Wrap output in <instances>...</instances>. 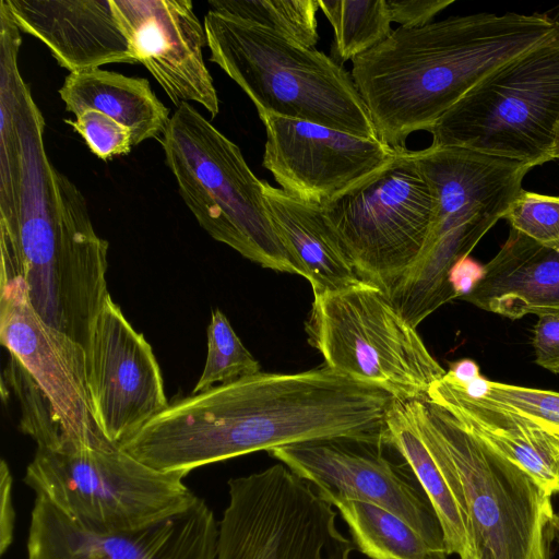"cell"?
<instances>
[{"label": "cell", "instance_id": "cell-1", "mask_svg": "<svg viewBox=\"0 0 559 559\" xmlns=\"http://www.w3.org/2000/svg\"><path fill=\"white\" fill-rule=\"evenodd\" d=\"M20 47L0 46V270L22 277L44 322L87 352L109 295L108 241L95 231L82 192L48 158Z\"/></svg>", "mask_w": 559, "mask_h": 559}, {"label": "cell", "instance_id": "cell-2", "mask_svg": "<svg viewBox=\"0 0 559 559\" xmlns=\"http://www.w3.org/2000/svg\"><path fill=\"white\" fill-rule=\"evenodd\" d=\"M395 399L323 365L294 373L258 372L176 400L121 449L162 473L329 439L385 443Z\"/></svg>", "mask_w": 559, "mask_h": 559}, {"label": "cell", "instance_id": "cell-3", "mask_svg": "<svg viewBox=\"0 0 559 559\" xmlns=\"http://www.w3.org/2000/svg\"><path fill=\"white\" fill-rule=\"evenodd\" d=\"M558 38L559 17L549 13L454 15L393 29L350 73L378 138L403 148L496 69Z\"/></svg>", "mask_w": 559, "mask_h": 559}, {"label": "cell", "instance_id": "cell-4", "mask_svg": "<svg viewBox=\"0 0 559 559\" xmlns=\"http://www.w3.org/2000/svg\"><path fill=\"white\" fill-rule=\"evenodd\" d=\"M411 156L432 193L433 214L425 245L391 299L419 324L456 299L448 282L450 269L504 218L533 166L453 146L430 145Z\"/></svg>", "mask_w": 559, "mask_h": 559}, {"label": "cell", "instance_id": "cell-5", "mask_svg": "<svg viewBox=\"0 0 559 559\" xmlns=\"http://www.w3.org/2000/svg\"><path fill=\"white\" fill-rule=\"evenodd\" d=\"M203 26L210 61L240 86L258 114L379 139L352 73L332 57L213 7Z\"/></svg>", "mask_w": 559, "mask_h": 559}, {"label": "cell", "instance_id": "cell-6", "mask_svg": "<svg viewBox=\"0 0 559 559\" xmlns=\"http://www.w3.org/2000/svg\"><path fill=\"white\" fill-rule=\"evenodd\" d=\"M411 403L419 432L467 520L477 559H549L551 496L440 406Z\"/></svg>", "mask_w": 559, "mask_h": 559}, {"label": "cell", "instance_id": "cell-7", "mask_svg": "<svg viewBox=\"0 0 559 559\" xmlns=\"http://www.w3.org/2000/svg\"><path fill=\"white\" fill-rule=\"evenodd\" d=\"M162 144L183 202L213 239L263 267L302 276L238 145L189 103L170 116Z\"/></svg>", "mask_w": 559, "mask_h": 559}, {"label": "cell", "instance_id": "cell-8", "mask_svg": "<svg viewBox=\"0 0 559 559\" xmlns=\"http://www.w3.org/2000/svg\"><path fill=\"white\" fill-rule=\"evenodd\" d=\"M0 340L10 354L8 382L21 403V429L37 448H110L94 417L85 349L49 326L25 282L0 270Z\"/></svg>", "mask_w": 559, "mask_h": 559}, {"label": "cell", "instance_id": "cell-9", "mask_svg": "<svg viewBox=\"0 0 559 559\" xmlns=\"http://www.w3.org/2000/svg\"><path fill=\"white\" fill-rule=\"evenodd\" d=\"M183 478L119 447L36 448L23 481L79 526L115 533L147 527L192 507L199 497Z\"/></svg>", "mask_w": 559, "mask_h": 559}, {"label": "cell", "instance_id": "cell-10", "mask_svg": "<svg viewBox=\"0 0 559 559\" xmlns=\"http://www.w3.org/2000/svg\"><path fill=\"white\" fill-rule=\"evenodd\" d=\"M559 123V38L484 78L431 127V145L532 165L554 159Z\"/></svg>", "mask_w": 559, "mask_h": 559}, {"label": "cell", "instance_id": "cell-11", "mask_svg": "<svg viewBox=\"0 0 559 559\" xmlns=\"http://www.w3.org/2000/svg\"><path fill=\"white\" fill-rule=\"evenodd\" d=\"M306 332L325 366L399 401H426L445 373L389 296L365 282L313 294Z\"/></svg>", "mask_w": 559, "mask_h": 559}, {"label": "cell", "instance_id": "cell-12", "mask_svg": "<svg viewBox=\"0 0 559 559\" xmlns=\"http://www.w3.org/2000/svg\"><path fill=\"white\" fill-rule=\"evenodd\" d=\"M333 504L277 463L228 480L216 559H350Z\"/></svg>", "mask_w": 559, "mask_h": 559}, {"label": "cell", "instance_id": "cell-13", "mask_svg": "<svg viewBox=\"0 0 559 559\" xmlns=\"http://www.w3.org/2000/svg\"><path fill=\"white\" fill-rule=\"evenodd\" d=\"M322 211L359 278L389 296L425 245L433 197L403 147L385 168Z\"/></svg>", "mask_w": 559, "mask_h": 559}, {"label": "cell", "instance_id": "cell-14", "mask_svg": "<svg viewBox=\"0 0 559 559\" xmlns=\"http://www.w3.org/2000/svg\"><path fill=\"white\" fill-rule=\"evenodd\" d=\"M384 444L329 439L280 447L269 454L317 491L379 506L401 518L432 545L447 549L426 493L406 464L397 465L384 456Z\"/></svg>", "mask_w": 559, "mask_h": 559}, {"label": "cell", "instance_id": "cell-15", "mask_svg": "<svg viewBox=\"0 0 559 559\" xmlns=\"http://www.w3.org/2000/svg\"><path fill=\"white\" fill-rule=\"evenodd\" d=\"M259 117L266 132L263 167L281 189L306 203L325 205L381 171L400 151L306 120Z\"/></svg>", "mask_w": 559, "mask_h": 559}, {"label": "cell", "instance_id": "cell-16", "mask_svg": "<svg viewBox=\"0 0 559 559\" xmlns=\"http://www.w3.org/2000/svg\"><path fill=\"white\" fill-rule=\"evenodd\" d=\"M86 358L95 420L120 448L169 403L152 346L110 294L94 321Z\"/></svg>", "mask_w": 559, "mask_h": 559}, {"label": "cell", "instance_id": "cell-17", "mask_svg": "<svg viewBox=\"0 0 559 559\" xmlns=\"http://www.w3.org/2000/svg\"><path fill=\"white\" fill-rule=\"evenodd\" d=\"M218 521L201 498L188 510L131 532L85 530L36 497L27 559H216Z\"/></svg>", "mask_w": 559, "mask_h": 559}, {"label": "cell", "instance_id": "cell-18", "mask_svg": "<svg viewBox=\"0 0 559 559\" xmlns=\"http://www.w3.org/2000/svg\"><path fill=\"white\" fill-rule=\"evenodd\" d=\"M132 53L178 106L195 102L214 118L219 100L204 63V26L190 0H112Z\"/></svg>", "mask_w": 559, "mask_h": 559}, {"label": "cell", "instance_id": "cell-19", "mask_svg": "<svg viewBox=\"0 0 559 559\" xmlns=\"http://www.w3.org/2000/svg\"><path fill=\"white\" fill-rule=\"evenodd\" d=\"M20 31L71 72L138 63L112 0H4Z\"/></svg>", "mask_w": 559, "mask_h": 559}, {"label": "cell", "instance_id": "cell-20", "mask_svg": "<svg viewBox=\"0 0 559 559\" xmlns=\"http://www.w3.org/2000/svg\"><path fill=\"white\" fill-rule=\"evenodd\" d=\"M463 300L512 320L559 313V253L510 228L483 281Z\"/></svg>", "mask_w": 559, "mask_h": 559}, {"label": "cell", "instance_id": "cell-21", "mask_svg": "<svg viewBox=\"0 0 559 559\" xmlns=\"http://www.w3.org/2000/svg\"><path fill=\"white\" fill-rule=\"evenodd\" d=\"M426 402L447 411L477 441L525 471L547 493H559L558 436L485 406L441 379L430 386Z\"/></svg>", "mask_w": 559, "mask_h": 559}, {"label": "cell", "instance_id": "cell-22", "mask_svg": "<svg viewBox=\"0 0 559 559\" xmlns=\"http://www.w3.org/2000/svg\"><path fill=\"white\" fill-rule=\"evenodd\" d=\"M272 223L313 294L362 281L328 224L322 206L300 201L262 180Z\"/></svg>", "mask_w": 559, "mask_h": 559}, {"label": "cell", "instance_id": "cell-23", "mask_svg": "<svg viewBox=\"0 0 559 559\" xmlns=\"http://www.w3.org/2000/svg\"><path fill=\"white\" fill-rule=\"evenodd\" d=\"M66 109L75 116L87 109L103 112L128 128L133 145L163 138L169 109L146 79L92 69L69 73L59 88Z\"/></svg>", "mask_w": 559, "mask_h": 559}, {"label": "cell", "instance_id": "cell-24", "mask_svg": "<svg viewBox=\"0 0 559 559\" xmlns=\"http://www.w3.org/2000/svg\"><path fill=\"white\" fill-rule=\"evenodd\" d=\"M385 444L403 457L426 493L450 555L477 559L467 520L417 427L411 401L395 400L385 420Z\"/></svg>", "mask_w": 559, "mask_h": 559}, {"label": "cell", "instance_id": "cell-25", "mask_svg": "<svg viewBox=\"0 0 559 559\" xmlns=\"http://www.w3.org/2000/svg\"><path fill=\"white\" fill-rule=\"evenodd\" d=\"M319 496L337 509L353 543L370 559H448L447 549L429 543L421 534L390 511L361 500L326 491Z\"/></svg>", "mask_w": 559, "mask_h": 559}, {"label": "cell", "instance_id": "cell-26", "mask_svg": "<svg viewBox=\"0 0 559 559\" xmlns=\"http://www.w3.org/2000/svg\"><path fill=\"white\" fill-rule=\"evenodd\" d=\"M333 28L332 56L354 60L385 40L393 32L386 0H318Z\"/></svg>", "mask_w": 559, "mask_h": 559}, {"label": "cell", "instance_id": "cell-27", "mask_svg": "<svg viewBox=\"0 0 559 559\" xmlns=\"http://www.w3.org/2000/svg\"><path fill=\"white\" fill-rule=\"evenodd\" d=\"M209 5L254 22L307 47L319 40L318 0H210Z\"/></svg>", "mask_w": 559, "mask_h": 559}, {"label": "cell", "instance_id": "cell-28", "mask_svg": "<svg viewBox=\"0 0 559 559\" xmlns=\"http://www.w3.org/2000/svg\"><path fill=\"white\" fill-rule=\"evenodd\" d=\"M260 372V364L245 347L226 316L215 309L207 326L205 366L192 393Z\"/></svg>", "mask_w": 559, "mask_h": 559}, {"label": "cell", "instance_id": "cell-29", "mask_svg": "<svg viewBox=\"0 0 559 559\" xmlns=\"http://www.w3.org/2000/svg\"><path fill=\"white\" fill-rule=\"evenodd\" d=\"M476 402L559 437V392L491 381L487 396Z\"/></svg>", "mask_w": 559, "mask_h": 559}, {"label": "cell", "instance_id": "cell-30", "mask_svg": "<svg viewBox=\"0 0 559 559\" xmlns=\"http://www.w3.org/2000/svg\"><path fill=\"white\" fill-rule=\"evenodd\" d=\"M504 218L511 228L559 253V197L522 189Z\"/></svg>", "mask_w": 559, "mask_h": 559}, {"label": "cell", "instance_id": "cell-31", "mask_svg": "<svg viewBox=\"0 0 559 559\" xmlns=\"http://www.w3.org/2000/svg\"><path fill=\"white\" fill-rule=\"evenodd\" d=\"M64 122L71 126L84 139L90 150L103 160L127 155L133 146L130 130L97 110H84L76 115L74 120L64 119Z\"/></svg>", "mask_w": 559, "mask_h": 559}, {"label": "cell", "instance_id": "cell-32", "mask_svg": "<svg viewBox=\"0 0 559 559\" xmlns=\"http://www.w3.org/2000/svg\"><path fill=\"white\" fill-rule=\"evenodd\" d=\"M532 345L535 362L550 372L559 373V313L538 317Z\"/></svg>", "mask_w": 559, "mask_h": 559}, {"label": "cell", "instance_id": "cell-33", "mask_svg": "<svg viewBox=\"0 0 559 559\" xmlns=\"http://www.w3.org/2000/svg\"><path fill=\"white\" fill-rule=\"evenodd\" d=\"M453 2L454 0H386V5L392 22L401 24V27L414 28L431 23L439 12Z\"/></svg>", "mask_w": 559, "mask_h": 559}, {"label": "cell", "instance_id": "cell-34", "mask_svg": "<svg viewBox=\"0 0 559 559\" xmlns=\"http://www.w3.org/2000/svg\"><path fill=\"white\" fill-rule=\"evenodd\" d=\"M13 478L4 460L0 463V554L4 555L13 542L15 512L12 502Z\"/></svg>", "mask_w": 559, "mask_h": 559}, {"label": "cell", "instance_id": "cell-35", "mask_svg": "<svg viewBox=\"0 0 559 559\" xmlns=\"http://www.w3.org/2000/svg\"><path fill=\"white\" fill-rule=\"evenodd\" d=\"M484 276L485 265L467 255L453 264L449 271L448 282L455 298L463 299L478 286Z\"/></svg>", "mask_w": 559, "mask_h": 559}, {"label": "cell", "instance_id": "cell-36", "mask_svg": "<svg viewBox=\"0 0 559 559\" xmlns=\"http://www.w3.org/2000/svg\"><path fill=\"white\" fill-rule=\"evenodd\" d=\"M479 376L481 374L477 362L469 358H463L452 362L441 380L453 388L462 389Z\"/></svg>", "mask_w": 559, "mask_h": 559}, {"label": "cell", "instance_id": "cell-37", "mask_svg": "<svg viewBox=\"0 0 559 559\" xmlns=\"http://www.w3.org/2000/svg\"><path fill=\"white\" fill-rule=\"evenodd\" d=\"M550 533L551 537L557 539L559 543V510L554 513L551 523H550Z\"/></svg>", "mask_w": 559, "mask_h": 559}, {"label": "cell", "instance_id": "cell-38", "mask_svg": "<svg viewBox=\"0 0 559 559\" xmlns=\"http://www.w3.org/2000/svg\"><path fill=\"white\" fill-rule=\"evenodd\" d=\"M554 159H559V123L557 128L556 142L554 148Z\"/></svg>", "mask_w": 559, "mask_h": 559}]
</instances>
